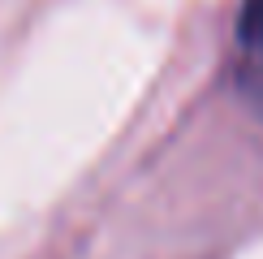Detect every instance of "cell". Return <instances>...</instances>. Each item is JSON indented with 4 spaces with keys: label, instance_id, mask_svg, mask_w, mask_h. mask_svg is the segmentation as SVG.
<instances>
[{
    "label": "cell",
    "instance_id": "1",
    "mask_svg": "<svg viewBox=\"0 0 263 259\" xmlns=\"http://www.w3.org/2000/svg\"><path fill=\"white\" fill-rule=\"evenodd\" d=\"M237 82L263 113V0H246L237 22Z\"/></svg>",
    "mask_w": 263,
    "mask_h": 259
}]
</instances>
